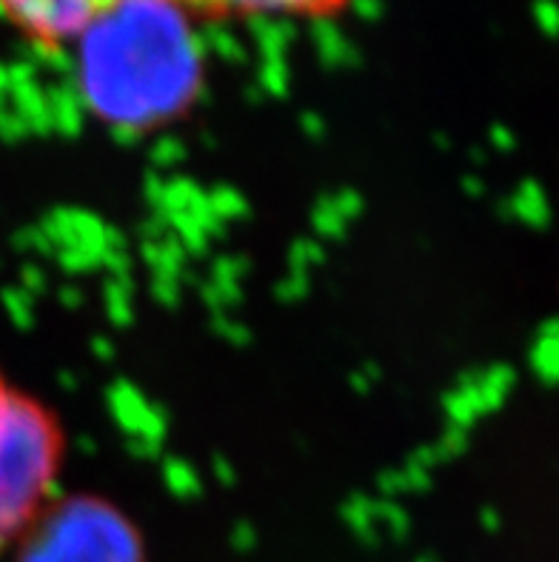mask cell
Listing matches in <instances>:
<instances>
[{"label":"cell","instance_id":"cell-1","mask_svg":"<svg viewBox=\"0 0 559 562\" xmlns=\"http://www.w3.org/2000/svg\"><path fill=\"white\" fill-rule=\"evenodd\" d=\"M71 46L80 103L118 132L178 121L203 86L198 12L186 0H112Z\"/></svg>","mask_w":559,"mask_h":562},{"label":"cell","instance_id":"cell-2","mask_svg":"<svg viewBox=\"0 0 559 562\" xmlns=\"http://www.w3.org/2000/svg\"><path fill=\"white\" fill-rule=\"evenodd\" d=\"M60 454L55 417L0 380V549L21 540L52 503Z\"/></svg>","mask_w":559,"mask_h":562},{"label":"cell","instance_id":"cell-3","mask_svg":"<svg viewBox=\"0 0 559 562\" xmlns=\"http://www.w3.org/2000/svg\"><path fill=\"white\" fill-rule=\"evenodd\" d=\"M18 562H146L141 531L109 499H52L21 537Z\"/></svg>","mask_w":559,"mask_h":562},{"label":"cell","instance_id":"cell-4","mask_svg":"<svg viewBox=\"0 0 559 562\" xmlns=\"http://www.w3.org/2000/svg\"><path fill=\"white\" fill-rule=\"evenodd\" d=\"M112 0H0V14L32 41L71 43Z\"/></svg>","mask_w":559,"mask_h":562},{"label":"cell","instance_id":"cell-5","mask_svg":"<svg viewBox=\"0 0 559 562\" xmlns=\"http://www.w3.org/2000/svg\"><path fill=\"white\" fill-rule=\"evenodd\" d=\"M194 12L212 14H312L326 12L337 0H186Z\"/></svg>","mask_w":559,"mask_h":562}]
</instances>
